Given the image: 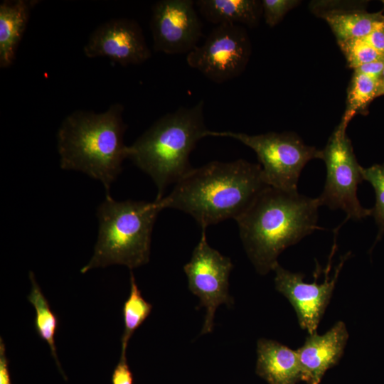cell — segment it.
Masks as SVG:
<instances>
[{"label":"cell","mask_w":384,"mask_h":384,"mask_svg":"<svg viewBox=\"0 0 384 384\" xmlns=\"http://www.w3.org/2000/svg\"><path fill=\"white\" fill-rule=\"evenodd\" d=\"M267 186L260 164L214 161L192 168L160 201L164 209L181 210L206 229L236 220Z\"/></svg>","instance_id":"obj_1"},{"label":"cell","mask_w":384,"mask_h":384,"mask_svg":"<svg viewBox=\"0 0 384 384\" xmlns=\"http://www.w3.org/2000/svg\"><path fill=\"white\" fill-rule=\"evenodd\" d=\"M319 198L267 186L235 220L245 250L256 271L266 274L279 255L317 225Z\"/></svg>","instance_id":"obj_2"},{"label":"cell","mask_w":384,"mask_h":384,"mask_svg":"<svg viewBox=\"0 0 384 384\" xmlns=\"http://www.w3.org/2000/svg\"><path fill=\"white\" fill-rule=\"evenodd\" d=\"M123 113L124 106L118 102L100 113L75 110L63 119L57 132L60 168L100 181L106 195H110L111 185L128 159Z\"/></svg>","instance_id":"obj_3"},{"label":"cell","mask_w":384,"mask_h":384,"mask_svg":"<svg viewBox=\"0 0 384 384\" xmlns=\"http://www.w3.org/2000/svg\"><path fill=\"white\" fill-rule=\"evenodd\" d=\"M201 100L190 107H179L154 122L128 147V159L154 181L157 195L164 197L191 169L189 156L198 141L209 137Z\"/></svg>","instance_id":"obj_4"},{"label":"cell","mask_w":384,"mask_h":384,"mask_svg":"<svg viewBox=\"0 0 384 384\" xmlns=\"http://www.w3.org/2000/svg\"><path fill=\"white\" fill-rule=\"evenodd\" d=\"M162 210L160 200L117 201L106 195L97 209L98 235L93 255L80 272L111 265L132 270L146 264L153 227Z\"/></svg>","instance_id":"obj_5"},{"label":"cell","mask_w":384,"mask_h":384,"mask_svg":"<svg viewBox=\"0 0 384 384\" xmlns=\"http://www.w3.org/2000/svg\"><path fill=\"white\" fill-rule=\"evenodd\" d=\"M209 137H229L252 149L257 154L265 182L269 186L297 192L301 172L322 151L306 145L295 134L268 132L250 135L242 132L210 131Z\"/></svg>","instance_id":"obj_6"},{"label":"cell","mask_w":384,"mask_h":384,"mask_svg":"<svg viewBox=\"0 0 384 384\" xmlns=\"http://www.w3.org/2000/svg\"><path fill=\"white\" fill-rule=\"evenodd\" d=\"M346 129L339 125L322 150L326 167V178L321 194L318 197L321 206L342 210L348 220H360L372 215V209L361 206L357 196L358 186L363 179L361 166L353 152ZM342 223V224H343Z\"/></svg>","instance_id":"obj_7"},{"label":"cell","mask_w":384,"mask_h":384,"mask_svg":"<svg viewBox=\"0 0 384 384\" xmlns=\"http://www.w3.org/2000/svg\"><path fill=\"white\" fill-rule=\"evenodd\" d=\"M250 53L245 28L238 24L215 26L203 44L186 55L189 67L215 83H223L240 75Z\"/></svg>","instance_id":"obj_8"},{"label":"cell","mask_w":384,"mask_h":384,"mask_svg":"<svg viewBox=\"0 0 384 384\" xmlns=\"http://www.w3.org/2000/svg\"><path fill=\"white\" fill-rule=\"evenodd\" d=\"M232 269L231 260L210 246L206 228H203L191 260L183 266L189 290L199 298L206 309L202 334L212 331L217 308L223 304L233 303L228 293Z\"/></svg>","instance_id":"obj_9"},{"label":"cell","mask_w":384,"mask_h":384,"mask_svg":"<svg viewBox=\"0 0 384 384\" xmlns=\"http://www.w3.org/2000/svg\"><path fill=\"white\" fill-rule=\"evenodd\" d=\"M193 0H160L152 6L150 28L155 51L188 54L202 36V23Z\"/></svg>","instance_id":"obj_10"},{"label":"cell","mask_w":384,"mask_h":384,"mask_svg":"<svg viewBox=\"0 0 384 384\" xmlns=\"http://www.w3.org/2000/svg\"><path fill=\"white\" fill-rule=\"evenodd\" d=\"M83 52L88 58L104 57L122 66L142 64L151 56L140 25L125 18L99 25L89 36Z\"/></svg>","instance_id":"obj_11"},{"label":"cell","mask_w":384,"mask_h":384,"mask_svg":"<svg viewBox=\"0 0 384 384\" xmlns=\"http://www.w3.org/2000/svg\"><path fill=\"white\" fill-rule=\"evenodd\" d=\"M348 254L342 259L332 278L327 275L324 282L306 283L304 275L283 268L279 263L274 267L276 289L284 296L293 306L300 327L308 334L316 332L319 322L330 302L338 274Z\"/></svg>","instance_id":"obj_12"},{"label":"cell","mask_w":384,"mask_h":384,"mask_svg":"<svg viewBox=\"0 0 384 384\" xmlns=\"http://www.w3.org/2000/svg\"><path fill=\"white\" fill-rule=\"evenodd\" d=\"M297 352L301 366L302 380L319 384L326 371L336 365L342 356L348 338L344 322H336L322 335L308 334Z\"/></svg>","instance_id":"obj_13"},{"label":"cell","mask_w":384,"mask_h":384,"mask_svg":"<svg viewBox=\"0 0 384 384\" xmlns=\"http://www.w3.org/2000/svg\"><path fill=\"white\" fill-rule=\"evenodd\" d=\"M257 355V373L270 384H295L302 380L297 351L277 341L260 338Z\"/></svg>","instance_id":"obj_14"},{"label":"cell","mask_w":384,"mask_h":384,"mask_svg":"<svg viewBox=\"0 0 384 384\" xmlns=\"http://www.w3.org/2000/svg\"><path fill=\"white\" fill-rule=\"evenodd\" d=\"M36 1H3L0 4V67L11 66Z\"/></svg>","instance_id":"obj_15"},{"label":"cell","mask_w":384,"mask_h":384,"mask_svg":"<svg viewBox=\"0 0 384 384\" xmlns=\"http://www.w3.org/2000/svg\"><path fill=\"white\" fill-rule=\"evenodd\" d=\"M198 12L215 26L223 23L256 25L262 14L261 2L255 0H197Z\"/></svg>","instance_id":"obj_16"},{"label":"cell","mask_w":384,"mask_h":384,"mask_svg":"<svg viewBox=\"0 0 384 384\" xmlns=\"http://www.w3.org/2000/svg\"><path fill=\"white\" fill-rule=\"evenodd\" d=\"M338 43L363 38L384 24V16L366 11H330L324 16Z\"/></svg>","instance_id":"obj_17"},{"label":"cell","mask_w":384,"mask_h":384,"mask_svg":"<svg viewBox=\"0 0 384 384\" xmlns=\"http://www.w3.org/2000/svg\"><path fill=\"white\" fill-rule=\"evenodd\" d=\"M31 289L28 299L36 309L34 325L38 335L47 342L50 353L60 368V363L56 353L55 334L58 325L57 316L51 311L49 304L36 282L33 272H29Z\"/></svg>","instance_id":"obj_18"},{"label":"cell","mask_w":384,"mask_h":384,"mask_svg":"<svg viewBox=\"0 0 384 384\" xmlns=\"http://www.w3.org/2000/svg\"><path fill=\"white\" fill-rule=\"evenodd\" d=\"M379 88V79L355 71L348 90L346 108L338 125L346 129L354 115L378 96Z\"/></svg>","instance_id":"obj_19"},{"label":"cell","mask_w":384,"mask_h":384,"mask_svg":"<svg viewBox=\"0 0 384 384\" xmlns=\"http://www.w3.org/2000/svg\"><path fill=\"white\" fill-rule=\"evenodd\" d=\"M130 294L124 302L122 312L124 329L122 337V354L126 356L130 337L151 313L152 305L144 299L136 284L134 276L130 273Z\"/></svg>","instance_id":"obj_20"},{"label":"cell","mask_w":384,"mask_h":384,"mask_svg":"<svg viewBox=\"0 0 384 384\" xmlns=\"http://www.w3.org/2000/svg\"><path fill=\"white\" fill-rule=\"evenodd\" d=\"M361 173L363 179L369 182L375 191V203L372 208V215L378 227V240L384 234V163L362 167Z\"/></svg>","instance_id":"obj_21"},{"label":"cell","mask_w":384,"mask_h":384,"mask_svg":"<svg viewBox=\"0 0 384 384\" xmlns=\"http://www.w3.org/2000/svg\"><path fill=\"white\" fill-rule=\"evenodd\" d=\"M338 44L348 65L354 69L384 58L383 53L375 50L363 38L350 39L338 42Z\"/></svg>","instance_id":"obj_22"},{"label":"cell","mask_w":384,"mask_h":384,"mask_svg":"<svg viewBox=\"0 0 384 384\" xmlns=\"http://www.w3.org/2000/svg\"><path fill=\"white\" fill-rule=\"evenodd\" d=\"M299 2L294 0H262V11L266 23L270 27L275 26Z\"/></svg>","instance_id":"obj_23"},{"label":"cell","mask_w":384,"mask_h":384,"mask_svg":"<svg viewBox=\"0 0 384 384\" xmlns=\"http://www.w3.org/2000/svg\"><path fill=\"white\" fill-rule=\"evenodd\" d=\"M112 384H132V375L127 363L126 356L121 355L112 377Z\"/></svg>","instance_id":"obj_24"},{"label":"cell","mask_w":384,"mask_h":384,"mask_svg":"<svg viewBox=\"0 0 384 384\" xmlns=\"http://www.w3.org/2000/svg\"><path fill=\"white\" fill-rule=\"evenodd\" d=\"M356 72L379 79L384 70V58L359 66Z\"/></svg>","instance_id":"obj_25"},{"label":"cell","mask_w":384,"mask_h":384,"mask_svg":"<svg viewBox=\"0 0 384 384\" xmlns=\"http://www.w3.org/2000/svg\"><path fill=\"white\" fill-rule=\"evenodd\" d=\"M363 39L377 51L384 54V24Z\"/></svg>","instance_id":"obj_26"},{"label":"cell","mask_w":384,"mask_h":384,"mask_svg":"<svg viewBox=\"0 0 384 384\" xmlns=\"http://www.w3.org/2000/svg\"><path fill=\"white\" fill-rule=\"evenodd\" d=\"M0 384H11L9 362L5 354V346L1 338L0 340Z\"/></svg>","instance_id":"obj_27"},{"label":"cell","mask_w":384,"mask_h":384,"mask_svg":"<svg viewBox=\"0 0 384 384\" xmlns=\"http://www.w3.org/2000/svg\"><path fill=\"white\" fill-rule=\"evenodd\" d=\"M380 95H384V70L380 78V88L378 92V96Z\"/></svg>","instance_id":"obj_28"},{"label":"cell","mask_w":384,"mask_h":384,"mask_svg":"<svg viewBox=\"0 0 384 384\" xmlns=\"http://www.w3.org/2000/svg\"><path fill=\"white\" fill-rule=\"evenodd\" d=\"M382 2H383V5H384V0H383Z\"/></svg>","instance_id":"obj_29"}]
</instances>
